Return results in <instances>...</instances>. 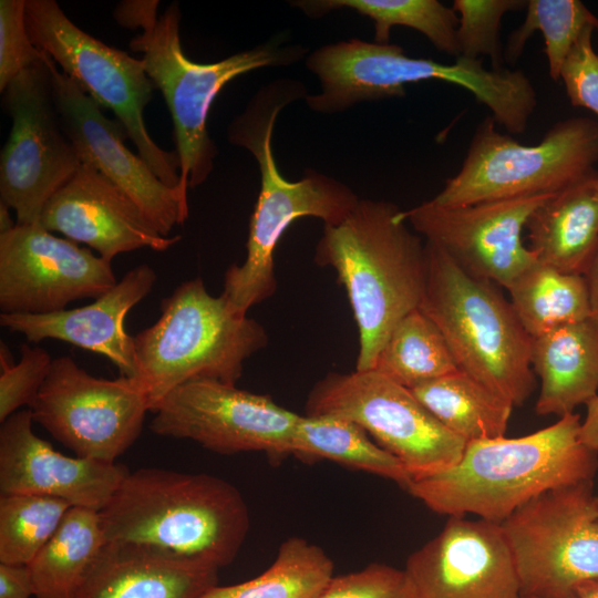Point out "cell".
<instances>
[{
	"mask_svg": "<svg viewBox=\"0 0 598 598\" xmlns=\"http://www.w3.org/2000/svg\"><path fill=\"white\" fill-rule=\"evenodd\" d=\"M580 425L574 412L524 436L467 442L457 464L406 491L437 514L502 523L540 494L594 481L598 454L581 442Z\"/></svg>",
	"mask_w": 598,
	"mask_h": 598,
	"instance_id": "cell-1",
	"label": "cell"
},
{
	"mask_svg": "<svg viewBox=\"0 0 598 598\" xmlns=\"http://www.w3.org/2000/svg\"><path fill=\"white\" fill-rule=\"evenodd\" d=\"M396 205L360 199L338 225H323L315 262L337 271L359 331L355 370L374 368L395 324L420 307L426 283V249Z\"/></svg>",
	"mask_w": 598,
	"mask_h": 598,
	"instance_id": "cell-2",
	"label": "cell"
},
{
	"mask_svg": "<svg viewBox=\"0 0 598 598\" xmlns=\"http://www.w3.org/2000/svg\"><path fill=\"white\" fill-rule=\"evenodd\" d=\"M105 542L148 546L216 568L241 548L249 514L240 492L208 474L138 468L100 511Z\"/></svg>",
	"mask_w": 598,
	"mask_h": 598,
	"instance_id": "cell-3",
	"label": "cell"
},
{
	"mask_svg": "<svg viewBox=\"0 0 598 598\" xmlns=\"http://www.w3.org/2000/svg\"><path fill=\"white\" fill-rule=\"evenodd\" d=\"M157 0L124 1L114 17L126 28L141 29L131 42L142 53L148 78L166 102L174 126L179 163V189L203 184L210 175L217 147L207 130L212 104L231 80L252 70L288 66L301 60L307 49L268 41L214 63H197L186 56L181 42V10L172 3L157 14Z\"/></svg>",
	"mask_w": 598,
	"mask_h": 598,
	"instance_id": "cell-4",
	"label": "cell"
},
{
	"mask_svg": "<svg viewBox=\"0 0 598 598\" xmlns=\"http://www.w3.org/2000/svg\"><path fill=\"white\" fill-rule=\"evenodd\" d=\"M134 339V381L150 411L174 389L195 380L236 385L244 362L268 343L258 321L212 296L202 278L182 282L161 303L159 318Z\"/></svg>",
	"mask_w": 598,
	"mask_h": 598,
	"instance_id": "cell-5",
	"label": "cell"
},
{
	"mask_svg": "<svg viewBox=\"0 0 598 598\" xmlns=\"http://www.w3.org/2000/svg\"><path fill=\"white\" fill-rule=\"evenodd\" d=\"M420 309L439 327L458 369L514 406L534 392L533 338L495 283L473 277L425 241Z\"/></svg>",
	"mask_w": 598,
	"mask_h": 598,
	"instance_id": "cell-6",
	"label": "cell"
},
{
	"mask_svg": "<svg viewBox=\"0 0 598 598\" xmlns=\"http://www.w3.org/2000/svg\"><path fill=\"white\" fill-rule=\"evenodd\" d=\"M280 111L266 103L247 107L229 125L231 144L256 158L260 190L249 224L247 256L225 272L223 295L234 311L247 316L250 307L271 297L277 288L274 252L285 230L302 217L338 225L360 198L342 182L308 169L297 182L286 179L272 152V133Z\"/></svg>",
	"mask_w": 598,
	"mask_h": 598,
	"instance_id": "cell-7",
	"label": "cell"
},
{
	"mask_svg": "<svg viewBox=\"0 0 598 598\" xmlns=\"http://www.w3.org/2000/svg\"><path fill=\"white\" fill-rule=\"evenodd\" d=\"M306 66L321 86L318 94L307 95L306 103L322 114L343 112L365 101L403 97L408 84L439 80L464 87L487 106L496 123L506 124L524 107L529 89L522 70H486L483 59L463 56L445 64L409 56L396 44L360 39L320 47L306 56Z\"/></svg>",
	"mask_w": 598,
	"mask_h": 598,
	"instance_id": "cell-8",
	"label": "cell"
},
{
	"mask_svg": "<svg viewBox=\"0 0 598 598\" xmlns=\"http://www.w3.org/2000/svg\"><path fill=\"white\" fill-rule=\"evenodd\" d=\"M495 124L488 115L477 125L460 171L431 203L452 207L559 194L598 176V121L561 120L537 145H523Z\"/></svg>",
	"mask_w": 598,
	"mask_h": 598,
	"instance_id": "cell-9",
	"label": "cell"
},
{
	"mask_svg": "<svg viewBox=\"0 0 598 598\" xmlns=\"http://www.w3.org/2000/svg\"><path fill=\"white\" fill-rule=\"evenodd\" d=\"M25 20L32 43L97 105L114 113L138 155L165 185L179 187L176 152L161 148L144 123L155 86L143 60L80 29L54 0H27Z\"/></svg>",
	"mask_w": 598,
	"mask_h": 598,
	"instance_id": "cell-10",
	"label": "cell"
},
{
	"mask_svg": "<svg viewBox=\"0 0 598 598\" xmlns=\"http://www.w3.org/2000/svg\"><path fill=\"white\" fill-rule=\"evenodd\" d=\"M306 415L354 422L403 464L412 481L454 466L467 444L411 390L375 370L328 373L310 390Z\"/></svg>",
	"mask_w": 598,
	"mask_h": 598,
	"instance_id": "cell-11",
	"label": "cell"
},
{
	"mask_svg": "<svg viewBox=\"0 0 598 598\" xmlns=\"http://www.w3.org/2000/svg\"><path fill=\"white\" fill-rule=\"evenodd\" d=\"M523 597L570 598L598 579V507L594 481L548 491L502 523Z\"/></svg>",
	"mask_w": 598,
	"mask_h": 598,
	"instance_id": "cell-12",
	"label": "cell"
},
{
	"mask_svg": "<svg viewBox=\"0 0 598 598\" xmlns=\"http://www.w3.org/2000/svg\"><path fill=\"white\" fill-rule=\"evenodd\" d=\"M2 106L11 130L0 156V202L16 212L17 225H39L47 203L82 164L62 128L43 51L2 92Z\"/></svg>",
	"mask_w": 598,
	"mask_h": 598,
	"instance_id": "cell-13",
	"label": "cell"
},
{
	"mask_svg": "<svg viewBox=\"0 0 598 598\" xmlns=\"http://www.w3.org/2000/svg\"><path fill=\"white\" fill-rule=\"evenodd\" d=\"M33 421L78 457L114 462L140 436L150 411L133 378H96L70 357L53 359L33 404Z\"/></svg>",
	"mask_w": 598,
	"mask_h": 598,
	"instance_id": "cell-14",
	"label": "cell"
},
{
	"mask_svg": "<svg viewBox=\"0 0 598 598\" xmlns=\"http://www.w3.org/2000/svg\"><path fill=\"white\" fill-rule=\"evenodd\" d=\"M152 412L153 433L192 440L219 454H292L301 416L270 396L215 380H195L177 386Z\"/></svg>",
	"mask_w": 598,
	"mask_h": 598,
	"instance_id": "cell-15",
	"label": "cell"
},
{
	"mask_svg": "<svg viewBox=\"0 0 598 598\" xmlns=\"http://www.w3.org/2000/svg\"><path fill=\"white\" fill-rule=\"evenodd\" d=\"M556 194L443 207L425 200L401 217L466 274L506 288L537 262L522 239L532 214Z\"/></svg>",
	"mask_w": 598,
	"mask_h": 598,
	"instance_id": "cell-16",
	"label": "cell"
},
{
	"mask_svg": "<svg viewBox=\"0 0 598 598\" xmlns=\"http://www.w3.org/2000/svg\"><path fill=\"white\" fill-rule=\"evenodd\" d=\"M117 280L111 262L40 225L0 235L2 313H52L82 298L96 299Z\"/></svg>",
	"mask_w": 598,
	"mask_h": 598,
	"instance_id": "cell-17",
	"label": "cell"
},
{
	"mask_svg": "<svg viewBox=\"0 0 598 598\" xmlns=\"http://www.w3.org/2000/svg\"><path fill=\"white\" fill-rule=\"evenodd\" d=\"M44 59L62 128L81 162L92 165L124 192L156 230L167 237L188 217L187 196L179 187L165 185L138 154L130 151L124 144L128 136L122 123L109 118L47 53Z\"/></svg>",
	"mask_w": 598,
	"mask_h": 598,
	"instance_id": "cell-18",
	"label": "cell"
},
{
	"mask_svg": "<svg viewBox=\"0 0 598 598\" xmlns=\"http://www.w3.org/2000/svg\"><path fill=\"white\" fill-rule=\"evenodd\" d=\"M404 570L420 598H523L515 558L501 523L448 516L413 551Z\"/></svg>",
	"mask_w": 598,
	"mask_h": 598,
	"instance_id": "cell-19",
	"label": "cell"
},
{
	"mask_svg": "<svg viewBox=\"0 0 598 598\" xmlns=\"http://www.w3.org/2000/svg\"><path fill=\"white\" fill-rule=\"evenodd\" d=\"M30 409L20 410L0 427V492L66 501L102 511L128 474L114 462L66 456L32 430Z\"/></svg>",
	"mask_w": 598,
	"mask_h": 598,
	"instance_id": "cell-20",
	"label": "cell"
},
{
	"mask_svg": "<svg viewBox=\"0 0 598 598\" xmlns=\"http://www.w3.org/2000/svg\"><path fill=\"white\" fill-rule=\"evenodd\" d=\"M39 225L90 246L109 262L140 248L164 251L181 240L161 235L124 192L87 163L50 198Z\"/></svg>",
	"mask_w": 598,
	"mask_h": 598,
	"instance_id": "cell-21",
	"label": "cell"
},
{
	"mask_svg": "<svg viewBox=\"0 0 598 598\" xmlns=\"http://www.w3.org/2000/svg\"><path fill=\"white\" fill-rule=\"evenodd\" d=\"M155 270L142 264L92 303L43 315L2 313L0 324L30 342L61 340L106 357L121 375H134V339L124 329L128 311L156 282Z\"/></svg>",
	"mask_w": 598,
	"mask_h": 598,
	"instance_id": "cell-22",
	"label": "cell"
},
{
	"mask_svg": "<svg viewBox=\"0 0 598 598\" xmlns=\"http://www.w3.org/2000/svg\"><path fill=\"white\" fill-rule=\"evenodd\" d=\"M218 568L148 546L105 542L73 598H199Z\"/></svg>",
	"mask_w": 598,
	"mask_h": 598,
	"instance_id": "cell-23",
	"label": "cell"
},
{
	"mask_svg": "<svg viewBox=\"0 0 598 598\" xmlns=\"http://www.w3.org/2000/svg\"><path fill=\"white\" fill-rule=\"evenodd\" d=\"M532 365L540 379L539 415L574 413L598 394V320L594 317L533 339Z\"/></svg>",
	"mask_w": 598,
	"mask_h": 598,
	"instance_id": "cell-24",
	"label": "cell"
},
{
	"mask_svg": "<svg viewBox=\"0 0 598 598\" xmlns=\"http://www.w3.org/2000/svg\"><path fill=\"white\" fill-rule=\"evenodd\" d=\"M592 179L556 194L529 217L528 248L539 264L566 274L586 272L598 246V194Z\"/></svg>",
	"mask_w": 598,
	"mask_h": 598,
	"instance_id": "cell-25",
	"label": "cell"
},
{
	"mask_svg": "<svg viewBox=\"0 0 598 598\" xmlns=\"http://www.w3.org/2000/svg\"><path fill=\"white\" fill-rule=\"evenodd\" d=\"M104 544L100 512L70 507L55 534L29 564L34 598H73Z\"/></svg>",
	"mask_w": 598,
	"mask_h": 598,
	"instance_id": "cell-26",
	"label": "cell"
},
{
	"mask_svg": "<svg viewBox=\"0 0 598 598\" xmlns=\"http://www.w3.org/2000/svg\"><path fill=\"white\" fill-rule=\"evenodd\" d=\"M466 442L505 436L514 405L460 369L411 390Z\"/></svg>",
	"mask_w": 598,
	"mask_h": 598,
	"instance_id": "cell-27",
	"label": "cell"
},
{
	"mask_svg": "<svg viewBox=\"0 0 598 598\" xmlns=\"http://www.w3.org/2000/svg\"><path fill=\"white\" fill-rule=\"evenodd\" d=\"M506 290L519 321L533 339L592 317L588 285L582 275L566 274L537 261Z\"/></svg>",
	"mask_w": 598,
	"mask_h": 598,
	"instance_id": "cell-28",
	"label": "cell"
},
{
	"mask_svg": "<svg viewBox=\"0 0 598 598\" xmlns=\"http://www.w3.org/2000/svg\"><path fill=\"white\" fill-rule=\"evenodd\" d=\"M292 454L330 460L391 480L405 489L412 482L396 457L372 441L361 426L341 417L301 415Z\"/></svg>",
	"mask_w": 598,
	"mask_h": 598,
	"instance_id": "cell-29",
	"label": "cell"
},
{
	"mask_svg": "<svg viewBox=\"0 0 598 598\" xmlns=\"http://www.w3.org/2000/svg\"><path fill=\"white\" fill-rule=\"evenodd\" d=\"M290 4L311 18L333 10L351 9L373 21L374 42L388 44L394 25L414 29L424 34L437 51L460 55L458 16L453 8L437 0H299Z\"/></svg>",
	"mask_w": 598,
	"mask_h": 598,
	"instance_id": "cell-30",
	"label": "cell"
},
{
	"mask_svg": "<svg viewBox=\"0 0 598 598\" xmlns=\"http://www.w3.org/2000/svg\"><path fill=\"white\" fill-rule=\"evenodd\" d=\"M333 569V561L321 547L290 537L259 576L240 584L215 585L199 598H319L334 576Z\"/></svg>",
	"mask_w": 598,
	"mask_h": 598,
	"instance_id": "cell-31",
	"label": "cell"
},
{
	"mask_svg": "<svg viewBox=\"0 0 598 598\" xmlns=\"http://www.w3.org/2000/svg\"><path fill=\"white\" fill-rule=\"evenodd\" d=\"M372 370L412 390L458 367L439 327L416 308L392 329Z\"/></svg>",
	"mask_w": 598,
	"mask_h": 598,
	"instance_id": "cell-32",
	"label": "cell"
},
{
	"mask_svg": "<svg viewBox=\"0 0 598 598\" xmlns=\"http://www.w3.org/2000/svg\"><path fill=\"white\" fill-rule=\"evenodd\" d=\"M524 22L514 30L504 49V60L514 64L535 31H540L549 76L560 80L563 64L588 27L598 31V18L579 0H528Z\"/></svg>",
	"mask_w": 598,
	"mask_h": 598,
	"instance_id": "cell-33",
	"label": "cell"
},
{
	"mask_svg": "<svg viewBox=\"0 0 598 598\" xmlns=\"http://www.w3.org/2000/svg\"><path fill=\"white\" fill-rule=\"evenodd\" d=\"M70 503L32 495H0V563L29 565L52 538Z\"/></svg>",
	"mask_w": 598,
	"mask_h": 598,
	"instance_id": "cell-34",
	"label": "cell"
},
{
	"mask_svg": "<svg viewBox=\"0 0 598 598\" xmlns=\"http://www.w3.org/2000/svg\"><path fill=\"white\" fill-rule=\"evenodd\" d=\"M452 8L458 14V56L476 60L487 55L492 70L505 69L504 49L499 39L501 21L507 12L526 8V1L455 0Z\"/></svg>",
	"mask_w": 598,
	"mask_h": 598,
	"instance_id": "cell-35",
	"label": "cell"
},
{
	"mask_svg": "<svg viewBox=\"0 0 598 598\" xmlns=\"http://www.w3.org/2000/svg\"><path fill=\"white\" fill-rule=\"evenodd\" d=\"M53 359L40 347L24 343L20 348V360L11 361L8 347L0 348V422L18 412L21 406L33 404L44 383Z\"/></svg>",
	"mask_w": 598,
	"mask_h": 598,
	"instance_id": "cell-36",
	"label": "cell"
},
{
	"mask_svg": "<svg viewBox=\"0 0 598 598\" xmlns=\"http://www.w3.org/2000/svg\"><path fill=\"white\" fill-rule=\"evenodd\" d=\"M319 598H420L404 569L370 564L358 571L333 576Z\"/></svg>",
	"mask_w": 598,
	"mask_h": 598,
	"instance_id": "cell-37",
	"label": "cell"
},
{
	"mask_svg": "<svg viewBox=\"0 0 598 598\" xmlns=\"http://www.w3.org/2000/svg\"><path fill=\"white\" fill-rule=\"evenodd\" d=\"M27 0L0 1V92L23 71L42 60V51L31 41Z\"/></svg>",
	"mask_w": 598,
	"mask_h": 598,
	"instance_id": "cell-38",
	"label": "cell"
},
{
	"mask_svg": "<svg viewBox=\"0 0 598 598\" xmlns=\"http://www.w3.org/2000/svg\"><path fill=\"white\" fill-rule=\"evenodd\" d=\"M588 27L567 55L560 72L566 94L574 106L590 110L598 116V54L592 48V34Z\"/></svg>",
	"mask_w": 598,
	"mask_h": 598,
	"instance_id": "cell-39",
	"label": "cell"
},
{
	"mask_svg": "<svg viewBox=\"0 0 598 598\" xmlns=\"http://www.w3.org/2000/svg\"><path fill=\"white\" fill-rule=\"evenodd\" d=\"M34 597L29 565L0 563V598Z\"/></svg>",
	"mask_w": 598,
	"mask_h": 598,
	"instance_id": "cell-40",
	"label": "cell"
},
{
	"mask_svg": "<svg viewBox=\"0 0 598 598\" xmlns=\"http://www.w3.org/2000/svg\"><path fill=\"white\" fill-rule=\"evenodd\" d=\"M586 406L587 413L580 425V439L589 450L598 454V394Z\"/></svg>",
	"mask_w": 598,
	"mask_h": 598,
	"instance_id": "cell-41",
	"label": "cell"
},
{
	"mask_svg": "<svg viewBox=\"0 0 598 598\" xmlns=\"http://www.w3.org/2000/svg\"><path fill=\"white\" fill-rule=\"evenodd\" d=\"M584 277L588 285L592 317L598 320V246Z\"/></svg>",
	"mask_w": 598,
	"mask_h": 598,
	"instance_id": "cell-42",
	"label": "cell"
},
{
	"mask_svg": "<svg viewBox=\"0 0 598 598\" xmlns=\"http://www.w3.org/2000/svg\"><path fill=\"white\" fill-rule=\"evenodd\" d=\"M570 598H598V579L589 580L580 585Z\"/></svg>",
	"mask_w": 598,
	"mask_h": 598,
	"instance_id": "cell-43",
	"label": "cell"
},
{
	"mask_svg": "<svg viewBox=\"0 0 598 598\" xmlns=\"http://www.w3.org/2000/svg\"><path fill=\"white\" fill-rule=\"evenodd\" d=\"M9 208L10 207L0 202V235L10 231L17 225L11 218Z\"/></svg>",
	"mask_w": 598,
	"mask_h": 598,
	"instance_id": "cell-44",
	"label": "cell"
},
{
	"mask_svg": "<svg viewBox=\"0 0 598 598\" xmlns=\"http://www.w3.org/2000/svg\"><path fill=\"white\" fill-rule=\"evenodd\" d=\"M591 184H592L594 189L598 194V177L594 178Z\"/></svg>",
	"mask_w": 598,
	"mask_h": 598,
	"instance_id": "cell-45",
	"label": "cell"
},
{
	"mask_svg": "<svg viewBox=\"0 0 598 598\" xmlns=\"http://www.w3.org/2000/svg\"><path fill=\"white\" fill-rule=\"evenodd\" d=\"M596 502H597V507H598V495H596Z\"/></svg>",
	"mask_w": 598,
	"mask_h": 598,
	"instance_id": "cell-46",
	"label": "cell"
}]
</instances>
